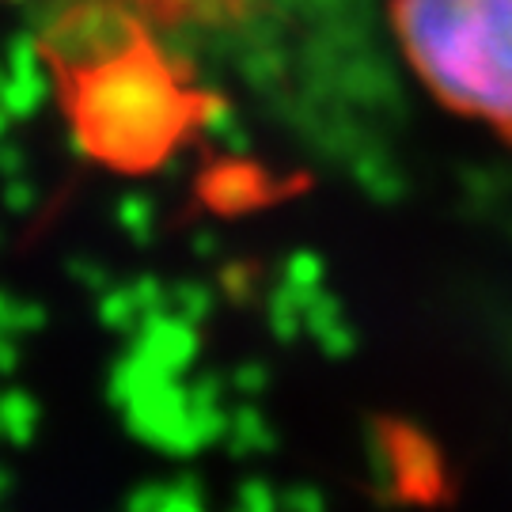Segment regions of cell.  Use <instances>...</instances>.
I'll use <instances>...</instances> for the list:
<instances>
[{
	"mask_svg": "<svg viewBox=\"0 0 512 512\" xmlns=\"http://www.w3.org/2000/svg\"><path fill=\"white\" fill-rule=\"evenodd\" d=\"M12 490H16V475H12V467L0 463V501H8Z\"/></svg>",
	"mask_w": 512,
	"mask_h": 512,
	"instance_id": "obj_15",
	"label": "cell"
},
{
	"mask_svg": "<svg viewBox=\"0 0 512 512\" xmlns=\"http://www.w3.org/2000/svg\"><path fill=\"white\" fill-rule=\"evenodd\" d=\"M391 27L444 107L512 145V0H391Z\"/></svg>",
	"mask_w": 512,
	"mask_h": 512,
	"instance_id": "obj_2",
	"label": "cell"
},
{
	"mask_svg": "<svg viewBox=\"0 0 512 512\" xmlns=\"http://www.w3.org/2000/svg\"><path fill=\"white\" fill-rule=\"evenodd\" d=\"M365 452L376 490L387 501H433L444 486L437 444L406 421H372Z\"/></svg>",
	"mask_w": 512,
	"mask_h": 512,
	"instance_id": "obj_4",
	"label": "cell"
},
{
	"mask_svg": "<svg viewBox=\"0 0 512 512\" xmlns=\"http://www.w3.org/2000/svg\"><path fill=\"white\" fill-rule=\"evenodd\" d=\"M171 494H179V497H194V501H202L205 490H202V478L198 475H190V471H183V475L171 482Z\"/></svg>",
	"mask_w": 512,
	"mask_h": 512,
	"instance_id": "obj_12",
	"label": "cell"
},
{
	"mask_svg": "<svg viewBox=\"0 0 512 512\" xmlns=\"http://www.w3.org/2000/svg\"><path fill=\"white\" fill-rule=\"evenodd\" d=\"M281 509V494L266 478H243L236 494V509L232 512H277Z\"/></svg>",
	"mask_w": 512,
	"mask_h": 512,
	"instance_id": "obj_8",
	"label": "cell"
},
{
	"mask_svg": "<svg viewBox=\"0 0 512 512\" xmlns=\"http://www.w3.org/2000/svg\"><path fill=\"white\" fill-rule=\"evenodd\" d=\"M19 365V353L8 342H0V376H12Z\"/></svg>",
	"mask_w": 512,
	"mask_h": 512,
	"instance_id": "obj_14",
	"label": "cell"
},
{
	"mask_svg": "<svg viewBox=\"0 0 512 512\" xmlns=\"http://www.w3.org/2000/svg\"><path fill=\"white\" fill-rule=\"evenodd\" d=\"M137 353L175 380L179 372H186V368H190V361H194L198 346H194V334H190L186 327H175V323H152Z\"/></svg>",
	"mask_w": 512,
	"mask_h": 512,
	"instance_id": "obj_5",
	"label": "cell"
},
{
	"mask_svg": "<svg viewBox=\"0 0 512 512\" xmlns=\"http://www.w3.org/2000/svg\"><path fill=\"white\" fill-rule=\"evenodd\" d=\"M171 497V482H145L126 501V512H160Z\"/></svg>",
	"mask_w": 512,
	"mask_h": 512,
	"instance_id": "obj_10",
	"label": "cell"
},
{
	"mask_svg": "<svg viewBox=\"0 0 512 512\" xmlns=\"http://www.w3.org/2000/svg\"><path fill=\"white\" fill-rule=\"evenodd\" d=\"M160 512H205V509H202V501H194V497L171 494V497H167V505Z\"/></svg>",
	"mask_w": 512,
	"mask_h": 512,
	"instance_id": "obj_13",
	"label": "cell"
},
{
	"mask_svg": "<svg viewBox=\"0 0 512 512\" xmlns=\"http://www.w3.org/2000/svg\"><path fill=\"white\" fill-rule=\"evenodd\" d=\"M228 387H236L239 395H247V399H251V395H262V391L270 387V368L255 365V361H251V365H239L236 372L228 376Z\"/></svg>",
	"mask_w": 512,
	"mask_h": 512,
	"instance_id": "obj_11",
	"label": "cell"
},
{
	"mask_svg": "<svg viewBox=\"0 0 512 512\" xmlns=\"http://www.w3.org/2000/svg\"><path fill=\"white\" fill-rule=\"evenodd\" d=\"M122 414H126V429L141 444L175 459H190L202 448L224 444L232 429L228 406H194L190 391L175 380H160L141 391L133 403L122 406Z\"/></svg>",
	"mask_w": 512,
	"mask_h": 512,
	"instance_id": "obj_3",
	"label": "cell"
},
{
	"mask_svg": "<svg viewBox=\"0 0 512 512\" xmlns=\"http://www.w3.org/2000/svg\"><path fill=\"white\" fill-rule=\"evenodd\" d=\"M281 509L285 512H327V494L319 486H308V482H296L281 494Z\"/></svg>",
	"mask_w": 512,
	"mask_h": 512,
	"instance_id": "obj_9",
	"label": "cell"
},
{
	"mask_svg": "<svg viewBox=\"0 0 512 512\" xmlns=\"http://www.w3.org/2000/svg\"><path fill=\"white\" fill-rule=\"evenodd\" d=\"M277 429L270 425V418L258 410V406L243 403L232 410V429H228V437H224V448H228V456L236 459H247V456H270L277 452Z\"/></svg>",
	"mask_w": 512,
	"mask_h": 512,
	"instance_id": "obj_6",
	"label": "cell"
},
{
	"mask_svg": "<svg viewBox=\"0 0 512 512\" xmlns=\"http://www.w3.org/2000/svg\"><path fill=\"white\" fill-rule=\"evenodd\" d=\"M38 425H42V406L35 395L27 391H0V444L8 448H27L35 440Z\"/></svg>",
	"mask_w": 512,
	"mask_h": 512,
	"instance_id": "obj_7",
	"label": "cell"
},
{
	"mask_svg": "<svg viewBox=\"0 0 512 512\" xmlns=\"http://www.w3.org/2000/svg\"><path fill=\"white\" fill-rule=\"evenodd\" d=\"M57 99L80 148L114 171H152L202 129L209 99L122 8H80L50 31Z\"/></svg>",
	"mask_w": 512,
	"mask_h": 512,
	"instance_id": "obj_1",
	"label": "cell"
}]
</instances>
